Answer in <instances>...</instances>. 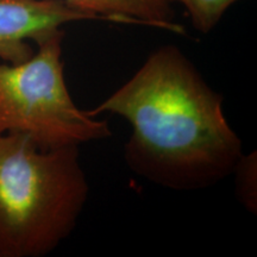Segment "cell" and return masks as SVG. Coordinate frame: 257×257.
<instances>
[{"instance_id": "1", "label": "cell", "mask_w": 257, "mask_h": 257, "mask_svg": "<svg viewBox=\"0 0 257 257\" xmlns=\"http://www.w3.org/2000/svg\"><path fill=\"white\" fill-rule=\"evenodd\" d=\"M120 115L131 125L128 168L153 184L195 191L232 175L243 144L224 114L223 96L180 48L159 47L91 115Z\"/></svg>"}, {"instance_id": "2", "label": "cell", "mask_w": 257, "mask_h": 257, "mask_svg": "<svg viewBox=\"0 0 257 257\" xmlns=\"http://www.w3.org/2000/svg\"><path fill=\"white\" fill-rule=\"evenodd\" d=\"M79 148L0 135V257L46 256L73 232L89 192Z\"/></svg>"}, {"instance_id": "3", "label": "cell", "mask_w": 257, "mask_h": 257, "mask_svg": "<svg viewBox=\"0 0 257 257\" xmlns=\"http://www.w3.org/2000/svg\"><path fill=\"white\" fill-rule=\"evenodd\" d=\"M62 29L37 43L30 59L0 64V135L24 134L41 150L80 147L112 136L73 100L64 76Z\"/></svg>"}, {"instance_id": "4", "label": "cell", "mask_w": 257, "mask_h": 257, "mask_svg": "<svg viewBox=\"0 0 257 257\" xmlns=\"http://www.w3.org/2000/svg\"><path fill=\"white\" fill-rule=\"evenodd\" d=\"M99 19L63 0H0V60L16 64L35 53L40 43L63 25Z\"/></svg>"}, {"instance_id": "5", "label": "cell", "mask_w": 257, "mask_h": 257, "mask_svg": "<svg viewBox=\"0 0 257 257\" xmlns=\"http://www.w3.org/2000/svg\"><path fill=\"white\" fill-rule=\"evenodd\" d=\"M102 21L142 24L184 34L175 23L174 9L167 0H63Z\"/></svg>"}, {"instance_id": "6", "label": "cell", "mask_w": 257, "mask_h": 257, "mask_svg": "<svg viewBox=\"0 0 257 257\" xmlns=\"http://www.w3.org/2000/svg\"><path fill=\"white\" fill-rule=\"evenodd\" d=\"M170 4L182 5L187 11L193 28L208 34L217 27L231 6L240 0H167Z\"/></svg>"}, {"instance_id": "7", "label": "cell", "mask_w": 257, "mask_h": 257, "mask_svg": "<svg viewBox=\"0 0 257 257\" xmlns=\"http://www.w3.org/2000/svg\"><path fill=\"white\" fill-rule=\"evenodd\" d=\"M232 174L236 175V193L246 210L256 213L257 207V157L256 152L243 154Z\"/></svg>"}]
</instances>
